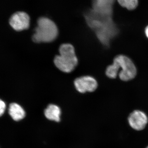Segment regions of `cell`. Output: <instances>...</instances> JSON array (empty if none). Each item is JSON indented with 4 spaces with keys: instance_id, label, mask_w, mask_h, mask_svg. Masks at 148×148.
<instances>
[{
    "instance_id": "cell-14",
    "label": "cell",
    "mask_w": 148,
    "mask_h": 148,
    "mask_svg": "<svg viewBox=\"0 0 148 148\" xmlns=\"http://www.w3.org/2000/svg\"><path fill=\"white\" fill-rule=\"evenodd\" d=\"M148 148V147H147V148Z\"/></svg>"
},
{
    "instance_id": "cell-3",
    "label": "cell",
    "mask_w": 148,
    "mask_h": 148,
    "mask_svg": "<svg viewBox=\"0 0 148 148\" xmlns=\"http://www.w3.org/2000/svg\"><path fill=\"white\" fill-rule=\"evenodd\" d=\"M59 51L60 54L54 58V64L61 71L71 73L78 64L73 46L70 44H64L60 46Z\"/></svg>"
},
{
    "instance_id": "cell-13",
    "label": "cell",
    "mask_w": 148,
    "mask_h": 148,
    "mask_svg": "<svg viewBox=\"0 0 148 148\" xmlns=\"http://www.w3.org/2000/svg\"><path fill=\"white\" fill-rule=\"evenodd\" d=\"M145 34L146 37L148 38V25L145 29Z\"/></svg>"
},
{
    "instance_id": "cell-12",
    "label": "cell",
    "mask_w": 148,
    "mask_h": 148,
    "mask_svg": "<svg viewBox=\"0 0 148 148\" xmlns=\"http://www.w3.org/2000/svg\"><path fill=\"white\" fill-rule=\"evenodd\" d=\"M6 104L5 103L0 99V116H2L5 112Z\"/></svg>"
},
{
    "instance_id": "cell-5",
    "label": "cell",
    "mask_w": 148,
    "mask_h": 148,
    "mask_svg": "<svg viewBox=\"0 0 148 148\" xmlns=\"http://www.w3.org/2000/svg\"><path fill=\"white\" fill-rule=\"evenodd\" d=\"M128 121L132 129L137 131H141L145 129L147 124L148 118L144 112L136 110L129 115Z\"/></svg>"
},
{
    "instance_id": "cell-2",
    "label": "cell",
    "mask_w": 148,
    "mask_h": 148,
    "mask_svg": "<svg viewBox=\"0 0 148 148\" xmlns=\"http://www.w3.org/2000/svg\"><path fill=\"white\" fill-rule=\"evenodd\" d=\"M119 76L123 81H128L134 79L137 75V69L132 60L123 55L117 56L114 58L113 63L108 66L106 70V75L111 79H115Z\"/></svg>"
},
{
    "instance_id": "cell-10",
    "label": "cell",
    "mask_w": 148,
    "mask_h": 148,
    "mask_svg": "<svg viewBox=\"0 0 148 148\" xmlns=\"http://www.w3.org/2000/svg\"><path fill=\"white\" fill-rule=\"evenodd\" d=\"M8 112L10 115L15 121H21L26 116L24 109L16 103H12L10 105Z\"/></svg>"
},
{
    "instance_id": "cell-6",
    "label": "cell",
    "mask_w": 148,
    "mask_h": 148,
    "mask_svg": "<svg viewBox=\"0 0 148 148\" xmlns=\"http://www.w3.org/2000/svg\"><path fill=\"white\" fill-rule=\"evenodd\" d=\"M30 17L27 13L18 12L14 14L10 19V26L15 31H23L28 29L30 26Z\"/></svg>"
},
{
    "instance_id": "cell-7",
    "label": "cell",
    "mask_w": 148,
    "mask_h": 148,
    "mask_svg": "<svg viewBox=\"0 0 148 148\" xmlns=\"http://www.w3.org/2000/svg\"><path fill=\"white\" fill-rule=\"evenodd\" d=\"M75 87L81 93L95 91L98 87V83L92 77L86 76L78 78L74 82Z\"/></svg>"
},
{
    "instance_id": "cell-11",
    "label": "cell",
    "mask_w": 148,
    "mask_h": 148,
    "mask_svg": "<svg viewBox=\"0 0 148 148\" xmlns=\"http://www.w3.org/2000/svg\"><path fill=\"white\" fill-rule=\"evenodd\" d=\"M120 5L127 10H134L137 8L139 0H116Z\"/></svg>"
},
{
    "instance_id": "cell-1",
    "label": "cell",
    "mask_w": 148,
    "mask_h": 148,
    "mask_svg": "<svg viewBox=\"0 0 148 148\" xmlns=\"http://www.w3.org/2000/svg\"><path fill=\"white\" fill-rule=\"evenodd\" d=\"M86 15V20L89 27L92 29L100 41L108 46L111 39L117 33L112 15H104L91 11Z\"/></svg>"
},
{
    "instance_id": "cell-8",
    "label": "cell",
    "mask_w": 148,
    "mask_h": 148,
    "mask_svg": "<svg viewBox=\"0 0 148 148\" xmlns=\"http://www.w3.org/2000/svg\"><path fill=\"white\" fill-rule=\"evenodd\" d=\"M115 0H93L92 10L100 14L112 15Z\"/></svg>"
},
{
    "instance_id": "cell-4",
    "label": "cell",
    "mask_w": 148,
    "mask_h": 148,
    "mask_svg": "<svg viewBox=\"0 0 148 148\" xmlns=\"http://www.w3.org/2000/svg\"><path fill=\"white\" fill-rule=\"evenodd\" d=\"M58 35V28L55 23L49 18L41 17L37 22L33 40L36 43L51 42Z\"/></svg>"
},
{
    "instance_id": "cell-9",
    "label": "cell",
    "mask_w": 148,
    "mask_h": 148,
    "mask_svg": "<svg viewBox=\"0 0 148 148\" xmlns=\"http://www.w3.org/2000/svg\"><path fill=\"white\" fill-rule=\"evenodd\" d=\"M45 117L49 120L59 122L61 121V110L58 106L50 104L44 111Z\"/></svg>"
}]
</instances>
